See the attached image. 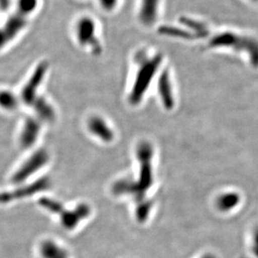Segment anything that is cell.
Listing matches in <instances>:
<instances>
[{
  "mask_svg": "<svg viewBox=\"0 0 258 258\" xmlns=\"http://www.w3.org/2000/svg\"><path fill=\"white\" fill-rule=\"evenodd\" d=\"M137 60L138 64H140V68L137 72L134 88L130 97V101L132 104H137L142 100L145 90L148 87L151 78L153 77L159 64L161 63V57L157 55L153 58H148L143 54L142 57L138 55Z\"/></svg>",
  "mask_w": 258,
  "mask_h": 258,
  "instance_id": "cell-1",
  "label": "cell"
},
{
  "mask_svg": "<svg viewBox=\"0 0 258 258\" xmlns=\"http://www.w3.org/2000/svg\"><path fill=\"white\" fill-rule=\"evenodd\" d=\"M39 204L49 212L59 215L61 222L66 229H74L90 213V207L86 204H81L75 209L70 211L63 209V206L59 202L49 198H42L39 201Z\"/></svg>",
  "mask_w": 258,
  "mask_h": 258,
  "instance_id": "cell-2",
  "label": "cell"
},
{
  "mask_svg": "<svg viewBox=\"0 0 258 258\" xmlns=\"http://www.w3.org/2000/svg\"><path fill=\"white\" fill-rule=\"evenodd\" d=\"M212 46H227L244 50L248 53L254 64H258V45L256 42L246 37L239 36L236 34L225 33L215 37L211 42Z\"/></svg>",
  "mask_w": 258,
  "mask_h": 258,
  "instance_id": "cell-3",
  "label": "cell"
},
{
  "mask_svg": "<svg viewBox=\"0 0 258 258\" xmlns=\"http://www.w3.org/2000/svg\"><path fill=\"white\" fill-rule=\"evenodd\" d=\"M48 69L49 63H47L46 61L39 63L33 72V75L29 78V81L25 84L20 95V99L25 105L31 106L34 100H36L38 97V90L44 81Z\"/></svg>",
  "mask_w": 258,
  "mask_h": 258,
  "instance_id": "cell-4",
  "label": "cell"
},
{
  "mask_svg": "<svg viewBox=\"0 0 258 258\" xmlns=\"http://www.w3.org/2000/svg\"><path fill=\"white\" fill-rule=\"evenodd\" d=\"M76 34L80 44L89 47L95 54H100L101 45L95 35V24L89 17L81 18L76 25Z\"/></svg>",
  "mask_w": 258,
  "mask_h": 258,
  "instance_id": "cell-5",
  "label": "cell"
},
{
  "mask_svg": "<svg viewBox=\"0 0 258 258\" xmlns=\"http://www.w3.org/2000/svg\"><path fill=\"white\" fill-rule=\"evenodd\" d=\"M27 25V15L23 13L16 12L11 15L0 29V49L5 47L9 42L11 41L25 29Z\"/></svg>",
  "mask_w": 258,
  "mask_h": 258,
  "instance_id": "cell-6",
  "label": "cell"
},
{
  "mask_svg": "<svg viewBox=\"0 0 258 258\" xmlns=\"http://www.w3.org/2000/svg\"><path fill=\"white\" fill-rule=\"evenodd\" d=\"M49 161V155L44 150L37 151L33 156L29 157L26 162L20 167L14 176L13 181L20 183L27 179L29 175L34 174L35 171L43 167Z\"/></svg>",
  "mask_w": 258,
  "mask_h": 258,
  "instance_id": "cell-7",
  "label": "cell"
},
{
  "mask_svg": "<svg viewBox=\"0 0 258 258\" xmlns=\"http://www.w3.org/2000/svg\"><path fill=\"white\" fill-rule=\"evenodd\" d=\"M49 186V181L47 178H43L26 187L21 188L11 192L0 193V203H8L15 199L29 197L34 193L44 190Z\"/></svg>",
  "mask_w": 258,
  "mask_h": 258,
  "instance_id": "cell-8",
  "label": "cell"
},
{
  "mask_svg": "<svg viewBox=\"0 0 258 258\" xmlns=\"http://www.w3.org/2000/svg\"><path fill=\"white\" fill-rule=\"evenodd\" d=\"M40 129L41 124L39 119L34 117L27 118L23 126L20 137V142L22 147L29 148L30 146H33L39 137Z\"/></svg>",
  "mask_w": 258,
  "mask_h": 258,
  "instance_id": "cell-9",
  "label": "cell"
},
{
  "mask_svg": "<svg viewBox=\"0 0 258 258\" xmlns=\"http://www.w3.org/2000/svg\"><path fill=\"white\" fill-rule=\"evenodd\" d=\"M88 128L95 137L104 142H110L113 139V132L106 122L99 116H94L88 122Z\"/></svg>",
  "mask_w": 258,
  "mask_h": 258,
  "instance_id": "cell-10",
  "label": "cell"
},
{
  "mask_svg": "<svg viewBox=\"0 0 258 258\" xmlns=\"http://www.w3.org/2000/svg\"><path fill=\"white\" fill-rule=\"evenodd\" d=\"M31 107L39 116V120L52 122L55 119V111L54 108L44 97L38 96L32 104Z\"/></svg>",
  "mask_w": 258,
  "mask_h": 258,
  "instance_id": "cell-11",
  "label": "cell"
},
{
  "mask_svg": "<svg viewBox=\"0 0 258 258\" xmlns=\"http://www.w3.org/2000/svg\"><path fill=\"white\" fill-rule=\"evenodd\" d=\"M40 252L43 258H70L66 250L49 240L42 242Z\"/></svg>",
  "mask_w": 258,
  "mask_h": 258,
  "instance_id": "cell-12",
  "label": "cell"
},
{
  "mask_svg": "<svg viewBox=\"0 0 258 258\" xmlns=\"http://www.w3.org/2000/svg\"><path fill=\"white\" fill-rule=\"evenodd\" d=\"M158 0H143L141 19L145 24H151L155 21L157 11Z\"/></svg>",
  "mask_w": 258,
  "mask_h": 258,
  "instance_id": "cell-13",
  "label": "cell"
},
{
  "mask_svg": "<svg viewBox=\"0 0 258 258\" xmlns=\"http://www.w3.org/2000/svg\"><path fill=\"white\" fill-rule=\"evenodd\" d=\"M159 86H160V92H161L164 105L166 108L171 109L173 106V96L172 93H171V84L169 81L167 74H164L163 76H161Z\"/></svg>",
  "mask_w": 258,
  "mask_h": 258,
  "instance_id": "cell-14",
  "label": "cell"
},
{
  "mask_svg": "<svg viewBox=\"0 0 258 258\" xmlns=\"http://www.w3.org/2000/svg\"><path fill=\"white\" fill-rule=\"evenodd\" d=\"M20 100L15 94L9 90L0 91V107L6 110H15L19 107Z\"/></svg>",
  "mask_w": 258,
  "mask_h": 258,
  "instance_id": "cell-15",
  "label": "cell"
},
{
  "mask_svg": "<svg viewBox=\"0 0 258 258\" xmlns=\"http://www.w3.org/2000/svg\"><path fill=\"white\" fill-rule=\"evenodd\" d=\"M37 5L38 0H18L17 10L28 16L32 12H34Z\"/></svg>",
  "mask_w": 258,
  "mask_h": 258,
  "instance_id": "cell-16",
  "label": "cell"
},
{
  "mask_svg": "<svg viewBox=\"0 0 258 258\" xmlns=\"http://www.w3.org/2000/svg\"><path fill=\"white\" fill-rule=\"evenodd\" d=\"M117 0H100L102 7L106 10H111L115 8Z\"/></svg>",
  "mask_w": 258,
  "mask_h": 258,
  "instance_id": "cell-17",
  "label": "cell"
},
{
  "mask_svg": "<svg viewBox=\"0 0 258 258\" xmlns=\"http://www.w3.org/2000/svg\"><path fill=\"white\" fill-rule=\"evenodd\" d=\"M10 0H0V10L7 11L10 7Z\"/></svg>",
  "mask_w": 258,
  "mask_h": 258,
  "instance_id": "cell-18",
  "label": "cell"
},
{
  "mask_svg": "<svg viewBox=\"0 0 258 258\" xmlns=\"http://www.w3.org/2000/svg\"><path fill=\"white\" fill-rule=\"evenodd\" d=\"M256 1H258V0H256Z\"/></svg>",
  "mask_w": 258,
  "mask_h": 258,
  "instance_id": "cell-19",
  "label": "cell"
}]
</instances>
